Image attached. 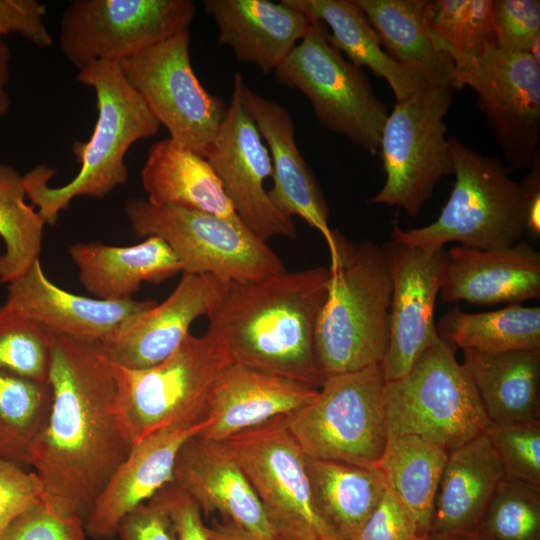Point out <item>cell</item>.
I'll return each mask as SVG.
<instances>
[{
    "instance_id": "6da1fadb",
    "label": "cell",
    "mask_w": 540,
    "mask_h": 540,
    "mask_svg": "<svg viewBox=\"0 0 540 540\" xmlns=\"http://www.w3.org/2000/svg\"><path fill=\"white\" fill-rule=\"evenodd\" d=\"M48 380L52 406L30 466L44 501L85 521L133 447L122 418V367L98 344L55 335Z\"/></svg>"
},
{
    "instance_id": "7a4b0ae2",
    "label": "cell",
    "mask_w": 540,
    "mask_h": 540,
    "mask_svg": "<svg viewBox=\"0 0 540 540\" xmlns=\"http://www.w3.org/2000/svg\"><path fill=\"white\" fill-rule=\"evenodd\" d=\"M330 276L329 267L317 266L253 281H224L207 314V332L232 363L319 389L325 377L315 328Z\"/></svg>"
},
{
    "instance_id": "3957f363",
    "label": "cell",
    "mask_w": 540,
    "mask_h": 540,
    "mask_svg": "<svg viewBox=\"0 0 540 540\" xmlns=\"http://www.w3.org/2000/svg\"><path fill=\"white\" fill-rule=\"evenodd\" d=\"M76 79L96 94L97 120L88 141H75L79 172L67 184L50 187L56 173L39 164L22 175L26 197L48 225L76 197L103 198L128 180L125 155L137 141L157 134L160 124L125 79L119 62L96 61L78 70Z\"/></svg>"
},
{
    "instance_id": "277c9868",
    "label": "cell",
    "mask_w": 540,
    "mask_h": 540,
    "mask_svg": "<svg viewBox=\"0 0 540 540\" xmlns=\"http://www.w3.org/2000/svg\"><path fill=\"white\" fill-rule=\"evenodd\" d=\"M337 260L315 328L324 377L380 363L389 346L392 279L382 246L334 231Z\"/></svg>"
},
{
    "instance_id": "5b68a950",
    "label": "cell",
    "mask_w": 540,
    "mask_h": 540,
    "mask_svg": "<svg viewBox=\"0 0 540 540\" xmlns=\"http://www.w3.org/2000/svg\"><path fill=\"white\" fill-rule=\"evenodd\" d=\"M455 182L438 218L429 225L402 229L394 220L391 241L425 250L449 242L490 250L519 242L525 232L526 195L522 182L492 156L481 154L458 138H448Z\"/></svg>"
},
{
    "instance_id": "8992f818",
    "label": "cell",
    "mask_w": 540,
    "mask_h": 540,
    "mask_svg": "<svg viewBox=\"0 0 540 540\" xmlns=\"http://www.w3.org/2000/svg\"><path fill=\"white\" fill-rule=\"evenodd\" d=\"M455 350L440 339L406 375L385 382L388 435H415L449 452L485 431L489 421Z\"/></svg>"
},
{
    "instance_id": "52a82bcc",
    "label": "cell",
    "mask_w": 540,
    "mask_h": 540,
    "mask_svg": "<svg viewBox=\"0 0 540 540\" xmlns=\"http://www.w3.org/2000/svg\"><path fill=\"white\" fill-rule=\"evenodd\" d=\"M380 363L326 376L316 397L286 416L304 455L377 467L388 439Z\"/></svg>"
},
{
    "instance_id": "ba28073f",
    "label": "cell",
    "mask_w": 540,
    "mask_h": 540,
    "mask_svg": "<svg viewBox=\"0 0 540 540\" xmlns=\"http://www.w3.org/2000/svg\"><path fill=\"white\" fill-rule=\"evenodd\" d=\"M125 213L137 236L166 242L182 273L245 282L286 270L278 255L242 222L142 198L128 199Z\"/></svg>"
},
{
    "instance_id": "9c48e42d",
    "label": "cell",
    "mask_w": 540,
    "mask_h": 540,
    "mask_svg": "<svg viewBox=\"0 0 540 540\" xmlns=\"http://www.w3.org/2000/svg\"><path fill=\"white\" fill-rule=\"evenodd\" d=\"M453 87L426 86L396 102L384 124L380 153L386 179L368 204L402 208L417 217L437 183L454 174L444 118Z\"/></svg>"
},
{
    "instance_id": "30bf717a",
    "label": "cell",
    "mask_w": 540,
    "mask_h": 540,
    "mask_svg": "<svg viewBox=\"0 0 540 540\" xmlns=\"http://www.w3.org/2000/svg\"><path fill=\"white\" fill-rule=\"evenodd\" d=\"M282 85L309 100L320 124L375 155L388 117L361 68L347 61L328 39V29L311 21L306 36L274 71Z\"/></svg>"
},
{
    "instance_id": "8fae6325",
    "label": "cell",
    "mask_w": 540,
    "mask_h": 540,
    "mask_svg": "<svg viewBox=\"0 0 540 540\" xmlns=\"http://www.w3.org/2000/svg\"><path fill=\"white\" fill-rule=\"evenodd\" d=\"M232 363L208 332L189 334L165 360L150 368L122 367V418L132 446L149 434L206 419L211 389Z\"/></svg>"
},
{
    "instance_id": "7c38bea8",
    "label": "cell",
    "mask_w": 540,
    "mask_h": 540,
    "mask_svg": "<svg viewBox=\"0 0 540 540\" xmlns=\"http://www.w3.org/2000/svg\"><path fill=\"white\" fill-rule=\"evenodd\" d=\"M221 442L249 480L277 540H336L315 508L305 455L286 416Z\"/></svg>"
},
{
    "instance_id": "4fadbf2b",
    "label": "cell",
    "mask_w": 540,
    "mask_h": 540,
    "mask_svg": "<svg viewBox=\"0 0 540 540\" xmlns=\"http://www.w3.org/2000/svg\"><path fill=\"white\" fill-rule=\"evenodd\" d=\"M185 30L119 62L127 82L179 147L206 158L226 114L224 101L204 89L190 58Z\"/></svg>"
},
{
    "instance_id": "5bb4252c",
    "label": "cell",
    "mask_w": 540,
    "mask_h": 540,
    "mask_svg": "<svg viewBox=\"0 0 540 540\" xmlns=\"http://www.w3.org/2000/svg\"><path fill=\"white\" fill-rule=\"evenodd\" d=\"M192 0H73L59 24V46L77 70L96 61L120 62L185 30Z\"/></svg>"
},
{
    "instance_id": "9a60e30c",
    "label": "cell",
    "mask_w": 540,
    "mask_h": 540,
    "mask_svg": "<svg viewBox=\"0 0 540 540\" xmlns=\"http://www.w3.org/2000/svg\"><path fill=\"white\" fill-rule=\"evenodd\" d=\"M457 83L475 91L509 170L530 169L539 158L540 62L494 46L457 73Z\"/></svg>"
},
{
    "instance_id": "2e32d148",
    "label": "cell",
    "mask_w": 540,
    "mask_h": 540,
    "mask_svg": "<svg viewBox=\"0 0 540 540\" xmlns=\"http://www.w3.org/2000/svg\"><path fill=\"white\" fill-rule=\"evenodd\" d=\"M206 159L250 231L265 242L274 236L296 238L293 219L275 207L264 187L273 171L269 150L235 86Z\"/></svg>"
},
{
    "instance_id": "e0dca14e",
    "label": "cell",
    "mask_w": 540,
    "mask_h": 540,
    "mask_svg": "<svg viewBox=\"0 0 540 540\" xmlns=\"http://www.w3.org/2000/svg\"><path fill=\"white\" fill-rule=\"evenodd\" d=\"M391 273L389 346L380 362L385 382L406 375L439 337L434 320L447 250L391 241L382 246Z\"/></svg>"
},
{
    "instance_id": "ac0fdd59",
    "label": "cell",
    "mask_w": 540,
    "mask_h": 540,
    "mask_svg": "<svg viewBox=\"0 0 540 540\" xmlns=\"http://www.w3.org/2000/svg\"><path fill=\"white\" fill-rule=\"evenodd\" d=\"M233 86L268 144L273 169V187L268 195L272 203L283 214L291 218L298 216L318 230L327 243L330 266L334 265L338 254L334 230L328 224L327 202L297 146L288 109L252 90L239 72L234 74Z\"/></svg>"
},
{
    "instance_id": "d6986e66",
    "label": "cell",
    "mask_w": 540,
    "mask_h": 540,
    "mask_svg": "<svg viewBox=\"0 0 540 540\" xmlns=\"http://www.w3.org/2000/svg\"><path fill=\"white\" fill-rule=\"evenodd\" d=\"M5 304L55 335L99 344L157 301L102 300L68 292L48 279L39 259L8 283Z\"/></svg>"
},
{
    "instance_id": "ffe728a7",
    "label": "cell",
    "mask_w": 540,
    "mask_h": 540,
    "mask_svg": "<svg viewBox=\"0 0 540 540\" xmlns=\"http://www.w3.org/2000/svg\"><path fill=\"white\" fill-rule=\"evenodd\" d=\"M224 281L182 273L163 302L134 317L98 346L111 361L130 370L157 365L182 344L195 319L207 316Z\"/></svg>"
},
{
    "instance_id": "44dd1931",
    "label": "cell",
    "mask_w": 540,
    "mask_h": 540,
    "mask_svg": "<svg viewBox=\"0 0 540 540\" xmlns=\"http://www.w3.org/2000/svg\"><path fill=\"white\" fill-rule=\"evenodd\" d=\"M208 418L160 429L135 444L95 500L84 521L86 536L111 540L122 519L173 481L183 444L199 434Z\"/></svg>"
},
{
    "instance_id": "7402d4cb",
    "label": "cell",
    "mask_w": 540,
    "mask_h": 540,
    "mask_svg": "<svg viewBox=\"0 0 540 540\" xmlns=\"http://www.w3.org/2000/svg\"><path fill=\"white\" fill-rule=\"evenodd\" d=\"M171 484L205 515L219 513L253 534L275 538L249 480L222 442L198 434L188 439L177 455Z\"/></svg>"
},
{
    "instance_id": "603a6c76",
    "label": "cell",
    "mask_w": 540,
    "mask_h": 540,
    "mask_svg": "<svg viewBox=\"0 0 540 540\" xmlns=\"http://www.w3.org/2000/svg\"><path fill=\"white\" fill-rule=\"evenodd\" d=\"M318 389L242 364L230 363L211 389L206 417L209 423L198 435L221 442L230 436L288 416L304 407Z\"/></svg>"
},
{
    "instance_id": "cb8c5ba5",
    "label": "cell",
    "mask_w": 540,
    "mask_h": 540,
    "mask_svg": "<svg viewBox=\"0 0 540 540\" xmlns=\"http://www.w3.org/2000/svg\"><path fill=\"white\" fill-rule=\"evenodd\" d=\"M439 295L477 305L539 299L540 253L525 241L490 250L452 246Z\"/></svg>"
},
{
    "instance_id": "d4e9b609",
    "label": "cell",
    "mask_w": 540,
    "mask_h": 540,
    "mask_svg": "<svg viewBox=\"0 0 540 540\" xmlns=\"http://www.w3.org/2000/svg\"><path fill=\"white\" fill-rule=\"evenodd\" d=\"M218 29V42L240 62L274 72L308 33L311 21L283 0H204Z\"/></svg>"
},
{
    "instance_id": "484cf974",
    "label": "cell",
    "mask_w": 540,
    "mask_h": 540,
    "mask_svg": "<svg viewBox=\"0 0 540 540\" xmlns=\"http://www.w3.org/2000/svg\"><path fill=\"white\" fill-rule=\"evenodd\" d=\"M505 475L482 432L448 452L428 534L474 533Z\"/></svg>"
},
{
    "instance_id": "4316f807",
    "label": "cell",
    "mask_w": 540,
    "mask_h": 540,
    "mask_svg": "<svg viewBox=\"0 0 540 540\" xmlns=\"http://www.w3.org/2000/svg\"><path fill=\"white\" fill-rule=\"evenodd\" d=\"M86 291L102 300L132 298L141 284H160L182 272L164 240L149 236L131 246L77 242L68 249Z\"/></svg>"
},
{
    "instance_id": "83f0119b",
    "label": "cell",
    "mask_w": 540,
    "mask_h": 540,
    "mask_svg": "<svg viewBox=\"0 0 540 540\" xmlns=\"http://www.w3.org/2000/svg\"><path fill=\"white\" fill-rule=\"evenodd\" d=\"M141 183L148 195L146 200L154 205L197 210L242 222L209 161L177 146L170 138L150 147Z\"/></svg>"
},
{
    "instance_id": "f1b7e54d",
    "label": "cell",
    "mask_w": 540,
    "mask_h": 540,
    "mask_svg": "<svg viewBox=\"0 0 540 540\" xmlns=\"http://www.w3.org/2000/svg\"><path fill=\"white\" fill-rule=\"evenodd\" d=\"M462 353L489 423L540 420V350Z\"/></svg>"
},
{
    "instance_id": "f546056e",
    "label": "cell",
    "mask_w": 540,
    "mask_h": 540,
    "mask_svg": "<svg viewBox=\"0 0 540 540\" xmlns=\"http://www.w3.org/2000/svg\"><path fill=\"white\" fill-rule=\"evenodd\" d=\"M398 64L430 87L459 89L451 61L433 44L424 21L427 0H354Z\"/></svg>"
},
{
    "instance_id": "4dcf8cb0",
    "label": "cell",
    "mask_w": 540,
    "mask_h": 540,
    "mask_svg": "<svg viewBox=\"0 0 540 540\" xmlns=\"http://www.w3.org/2000/svg\"><path fill=\"white\" fill-rule=\"evenodd\" d=\"M310 21L327 28L328 39L338 50L361 68L366 66L386 80L396 102L417 92L425 83L393 60L384 50L378 33L354 0H283Z\"/></svg>"
},
{
    "instance_id": "1f68e13d",
    "label": "cell",
    "mask_w": 540,
    "mask_h": 540,
    "mask_svg": "<svg viewBox=\"0 0 540 540\" xmlns=\"http://www.w3.org/2000/svg\"><path fill=\"white\" fill-rule=\"evenodd\" d=\"M305 466L315 508L336 540L353 537L383 497L387 484L377 467L311 458Z\"/></svg>"
},
{
    "instance_id": "d6a6232c",
    "label": "cell",
    "mask_w": 540,
    "mask_h": 540,
    "mask_svg": "<svg viewBox=\"0 0 540 540\" xmlns=\"http://www.w3.org/2000/svg\"><path fill=\"white\" fill-rule=\"evenodd\" d=\"M448 451L415 435H388L377 464L387 488L412 520L417 536L428 534Z\"/></svg>"
},
{
    "instance_id": "836d02e7",
    "label": "cell",
    "mask_w": 540,
    "mask_h": 540,
    "mask_svg": "<svg viewBox=\"0 0 540 540\" xmlns=\"http://www.w3.org/2000/svg\"><path fill=\"white\" fill-rule=\"evenodd\" d=\"M439 337L455 348L482 352L540 350V308L509 304L468 313L455 304L436 323Z\"/></svg>"
},
{
    "instance_id": "e575fe53",
    "label": "cell",
    "mask_w": 540,
    "mask_h": 540,
    "mask_svg": "<svg viewBox=\"0 0 540 540\" xmlns=\"http://www.w3.org/2000/svg\"><path fill=\"white\" fill-rule=\"evenodd\" d=\"M51 406L49 382L0 370V459L30 466Z\"/></svg>"
},
{
    "instance_id": "d590c367",
    "label": "cell",
    "mask_w": 540,
    "mask_h": 540,
    "mask_svg": "<svg viewBox=\"0 0 540 540\" xmlns=\"http://www.w3.org/2000/svg\"><path fill=\"white\" fill-rule=\"evenodd\" d=\"M492 0H427L424 21L435 47L463 71L496 46Z\"/></svg>"
},
{
    "instance_id": "8d00e7d4",
    "label": "cell",
    "mask_w": 540,
    "mask_h": 540,
    "mask_svg": "<svg viewBox=\"0 0 540 540\" xmlns=\"http://www.w3.org/2000/svg\"><path fill=\"white\" fill-rule=\"evenodd\" d=\"M25 197L22 175L0 162V283L19 278L39 260L46 223Z\"/></svg>"
},
{
    "instance_id": "74e56055",
    "label": "cell",
    "mask_w": 540,
    "mask_h": 540,
    "mask_svg": "<svg viewBox=\"0 0 540 540\" xmlns=\"http://www.w3.org/2000/svg\"><path fill=\"white\" fill-rule=\"evenodd\" d=\"M474 533L479 540H540V488L504 479Z\"/></svg>"
},
{
    "instance_id": "f35d334b",
    "label": "cell",
    "mask_w": 540,
    "mask_h": 540,
    "mask_svg": "<svg viewBox=\"0 0 540 540\" xmlns=\"http://www.w3.org/2000/svg\"><path fill=\"white\" fill-rule=\"evenodd\" d=\"M54 336L6 304L0 305V370L49 382Z\"/></svg>"
},
{
    "instance_id": "ab89813d",
    "label": "cell",
    "mask_w": 540,
    "mask_h": 540,
    "mask_svg": "<svg viewBox=\"0 0 540 540\" xmlns=\"http://www.w3.org/2000/svg\"><path fill=\"white\" fill-rule=\"evenodd\" d=\"M484 432L499 457L505 479L540 488V420L488 423Z\"/></svg>"
},
{
    "instance_id": "60d3db41",
    "label": "cell",
    "mask_w": 540,
    "mask_h": 540,
    "mask_svg": "<svg viewBox=\"0 0 540 540\" xmlns=\"http://www.w3.org/2000/svg\"><path fill=\"white\" fill-rule=\"evenodd\" d=\"M496 47L510 52H532L540 38L539 0H492Z\"/></svg>"
},
{
    "instance_id": "b9f144b4",
    "label": "cell",
    "mask_w": 540,
    "mask_h": 540,
    "mask_svg": "<svg viewBox=\"0 0 540 540\" xmlns=\"http://www.w3.org/2000/svg\"><path fill=\"white\" fill-rule=\"evenodd\" d=\"M84 519L44 500L18 516L0 540H85Z\"/></svg>"
},
{
    "instance_id": "7bdbcfd3",
    "label": "cell",
    "mask_w": 540,
    "mask_h": 540,
    "mask_svg": "<svg viewBox=\"0 0 540 540\" xmlns=\"http://www.w3.org/2000/svg\"><path fill=\"white\" fill-rule=\"evenodd\" d=\"M43 500V484L35 472L0 459V536L18 516Z\"/></svg>"
},
{
    "instance_id": "ee69618b",
    "label": "cell",
    "mask_w": 540,
    "mask_h": 540,
    "mask_svg": "<svg viewBox=\"0 0 540 540\" xmlns=\"http://www.w3.org/2000/svg\"><path fill=\"white\" fill-rule=\"evenodd\" d=\"M117 535L121 540H177L161 492L128 513L120 522Z\"/></svg>"
},
{
    "instance_id": "f6af8a7d",
    "label": "cell",
    "mask_w": 540,
    "mask_h": 540,
    "mask_svg": "<svg viewBox=\"0 0 540 540\" xmlns=\"http://www.w3.org/2000/svg\"><path fill=\"white\" fill-rule=\"evenodd\" d=\"M46 13L47 5L37 0H0V40L9 33H17L37 47L51 46Z\"/></svg>"
},
{
    "instance_id": "bcb514c9",
    "label": "cell",
    "mask_w": 540,
    "mask_h": 540,
    "mask_svg": "<svg viewBox=\"0 0 540 540\" xmlns=\"http://www.w3.org/2000/svg\"><path fill=\"white\" fill-rule=\"evenodd\" d=\"M415 537L412 520L387 488L372 514L348 540H413Z\"/></svg>"
},
{
    "instance_id": "7dc6e473",
    "label": "cell",
    "mask_w": 540,
    "mask_h": 540,
    "mask_svg": "<svg viewBox=\"0 0 540 540\" xmlns=\"http://www.w3.org/2000/svg\"><path fill=\"white\" fill-rule=\"evenodd\" d=\"M160 492L169 509L177 540H210L200 508L186 493L173 484Z\"/></svg>"
},
{
    "instance_id": "c3c4849f",
    "label": "cell",
    "mask_w": 540,
    "mask_h": 540,
    "mask_svg": "<svg viewBox=\"0 0 540 540\" xmlns=\"http://www.w3.org/2000/svg\"><path fill=\"white\" fill-rule=\"evenodd\" d=\"M522 184L526 195L525 231L534 239L540 236V158H538Z\"/></svg>"
},
{
    "instance_id": "681fc988",
    "label": "cell",
    "mask_w": 540,
    "mask_h": 540,
    "mask_svg": "<svg viewBox=\"0 0 540 540\" xmlns=\"http://www.w3.org/2000/svg\"><path fill=\"white\" fill-rule=\"evenodd\" d=\"M206 528L210 540H277L275 538H266L253 534L233 522L224 519H214Z\"/></svg>"
},
{
    "instance_id": "f907efd6",
    "label": "cell",
    "mask_w": 540,
    "mask_h": 540,
    "mask_svg": "<svg viewBox=\"0 0 540 540\" xmlns=\"http://www.w3.org/2000/svg\"><path fill=\"white\" fill-rule=\"evenodd\" d=\"M11 53L3 40H0V119L3 118L10 108V97L7 86L11 78L10 74Z\"/></svg>"
},
{
    "instance_id": "816d5d0a",
    "label": "cell",
    "mask_w": 540,
    "mask_h": 540,
    "mask_svg": "<svg viewBox=\"0 0 540 540\" xmlns=\"http://www.w3.org/2000/svg\"><path fill=\"white\" fill-rule=\"evenodd\" d=\"M413 540H479L475 533H461L451 535H432L417 536Z\"/></svg>"
}]
</instances>
